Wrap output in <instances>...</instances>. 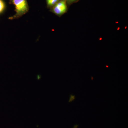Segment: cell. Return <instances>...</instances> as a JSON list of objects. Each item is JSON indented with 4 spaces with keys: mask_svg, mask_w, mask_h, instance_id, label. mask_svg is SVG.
Masks as SVG:
<instances>
[{
    "mask_svg": "<svg viewBox=\"0 0 128 128\" xmlns=\"http://www.w3.org/2000/svg\"><path fill=\"white\" fill-rule=\"evenodd\" d=\"M75 96H74L73 94H71L70 95V99H69V102H73L75 99Z\"/></svg>",
    "mask_w": 128,
    "mask_h": 128,
    "instance_id": "5b68a950",
    "label": "cell"
},
{
    "mask_svg": "<svg viewBox=\"0 0 128 128\" xmlns=\"http://www.w3.org/2000/svg\"><path fill=\"white\" fill-rule=\"evenodd\" d=\"M12 2L15 6L16 14L9 18L10 20H14L21 17L28 11L26 0H12Z\"/></svg>",
    "mask_w": 128,
    "mask_h": 128,
    "instance_id": "6da1fadb",
    "label": "cell"
},
{
    "mask_svg": "<svg viewBox=\"0 0 128 128\" xmlns=\"http://www.w3.org/2000/svg\"><path fill=\"white\" fill-rule=\"evenodd\" d=\"M5 4L2 0H0V14L2 13L5 9Z\"/></svg>",
    "mask_w": 128,
    "mask_h": 128,
    "instance_id": "277c9868",
    "label": "cell"
},
{
    "mask_svg": "<svg viewBox=\"0 0 128 128\" xmlns=\"http://www.w3.org/2000/svg\"><path fill=\"white\" fill-rule=\"evenodd\" d=\"M66 0H61L54 6L52 11L57 16H60L67 12Z\"/></svg>",
    "mask_w": 128,
    "mask_h": 128,
    "instance_id": "7a4b0ae2",
    "label": "cell"
},
{
    "mask_svg": "<svg viewBox=\"0 0 128 128\" xmlns=\"http://www.w3.org/2000/svg\"><path fill=\"white\" fill-rule=\"evenodd\" d=\"M59 0H47V4L48 6H52L55 5Z\"/></svg>",
    "mask_w": 128,
    "mask_h": 128,
    "instance_id": "3957f363",
    "label": "cell"
},
{
    "mask_svg": "<svg viewBox=\"0 0 128 128\" xmlns=\"http://www.w3.org/2000/svg\"><path fill=\"white\" fill-rule=\"evenodd\" d=\"M79 0H66V2H68V4H70L72 3L77 2Z\"/></svg>",
    "mask_w": 128,
    "mask_h": 128,
    "instance_id": "8992f818",
    "label": "cell"
}]
</instances>
